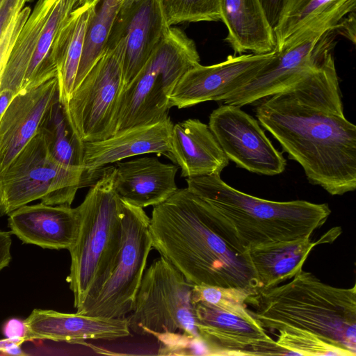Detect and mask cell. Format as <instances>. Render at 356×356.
I'll list each match as a JSON object with an SVG mask.
<instances>
[{"mask_svg":"<svg viewBox=\"0 0 356 356\" xmlns=\"http://www.w3.org/2000/svg\"><path fill=\"white\" fill-rule=\"evenodd\" d=\"M257 102L260 125L311 184L332 195L355 190L356 127L344 115L331 50L316 67Z\"/></svg>","mask_w":356,"mask_h":356,"instance_id":"obj_1","label":"cell"},{"mask_svg":"<svg viewBox=\"0 0 356 356\" xmlns=\"http://www.w3.org/2000/svg\"><path fill=\"white\" fill-rule=\"evenodd\" d=\"M149 218L152 248L191 284L261 289L248 249L226 237L188 188L154 207Z\"/></svg>","mask_w":356,"mask_h":356,"instance_id":"obj_2","label":"cell"},{"mask_svg":"<svg viewBox=\"0 0 356 356\" xmlns=\"http://www.w3.org/2000/svg\"><path fill=\"white\" fill-rule=\"evenodd\" d=\"M187 188L205 201L220 230L235 244L251 247L311 237L327 220L326 203L276 202L241 192L210 175L186 178Z\"/></svg>","mask_w":356,"mask_h":356,"instance_id":"obj_3","label":"cell"},{"mask_svg":"<svg viewBox=\"0 0 356 356\" xmlns=\"http://www.w3.org/2000/svg\"><path fill=\"white\" fill-rule=\"evenodd\" d=\"M248 303L264 328L310 332L356 355L355 284L332 286L302 269L287 284L260 289Z\"/></svg>","mask_w":356,"mask_h":356,"instance_id":"obj_4","label":"cell"},{"mask_svg":"<svg viewBox=\"0 0 356 356\" xmlns=\"http://www.w3.org/2000/svg\"><path fill=\"white\" fill-rule=\"evenodd\" d=\"M115 166L104 168L77 207L79 227L69 250L67 281L76 311L92 299L110 276L122 238V200L113 187Z\"/></svg>","mask_w":356,"mask_h":356,"instance_id":"obj_5","label":"cell"},{"mask_svg":"<svg viewBox=\"0 0 356 356\" xmlns=\"http://www.w3.org/2000/svg\"><path fill=\"white\" fill-rule=\"evenodd\" d=\"M200 61L193 40L182 31L170 27L139 72L125 86L115 133L167 117L173 89L181 76Z\"/></svg>","mask_w":356,"mask_h":356,"instance_id":"obj_6","label":"cell"},{"mask_svg":"<svg viewBox=\"0 0 356 356\" xmlns=\"http://www.w3.org/2000/svg\"><path fill=\"white\" fill-rule=\"evenodd\" d=\"M193 284L161 256L145 270L134 307L127 317L130 331L153 336L161 342L186 336L200 340Z\"/></svg>","mask_w":356,"mask_h":356,"instance_id":"obj_7","label":"cell"},{"mask_svg":"<svg viewBox=\"0 0 356 356\" xmlns=\"http://www.w3.org/2000/svg\"><path fill=\"white\" fill-rule=\"evenodd\" d=\"M84 186L83 168L55 160L38 131L0 172V217L37 200L47 205L71 206Z\"/></svg>","mask_w":356,"mask_h":356,"instance_id":"obj_8","label":"cell"},{"mask_svg":"<svg viewBox=\"0 0 356 356\" xmlns=\"http://www.w3.org/2000/svg\"><path fill=\"white\" fill-rule=\"evenodd\" d=\"M123 55L122 41L106 43L92 68L62 104L71 127L83 142L103 140L115 133L126 86Z\"/></svg>","mask_w":356,"mask_h":356,"instance_id":"obj_9","label":"cell"},{"mask_svg":"<svg viewBox=\"0 0 356 356\" xmlns=\"http://www.w3.org/2000/svg\"><path fill=\"white\" fill-rule=\"evenodd\" d=\"M122 245L112 272L100 291L78 313L120 318L134 309L152 248L150 218L143 208L122 200Z\"/></svg>","mask_w":356,"mask_h":356,"instance_id":"obj_10","label":"cell"},{"mask_svg":"<svg viewBox=\"0 0 356 356\" xmlns=\"http://www.w3.org/2000/svg\"><path fill=\"white\" fill-rule=\"evenodd\" d=\"M209 127L229 161L259 175L282 173L286 161L257 120L240 106L224 104L209 115Z\"/></svg>","mask_w":356,"mask_h":356,"instance_id":"obj_11","label":"cell"},{"mask_svg":"<svg viewBox=\"0 0 356 356\" xmlns=\"http://www.w3.org/2000/svg\"><path fill=\"white\" fill-rule=\"evenodd\" d=\"M332 31L307 29L277 51L273 60L250 82L222 101L241 107L277 93L321 63L333 47L329 35Z\"/></svg>","mask_w":356,"mask_h":356,"instance_id":"obj_12","label":"cell"},{"mask_svg":"<svg viewBox=\"0 0 356 356\" xmlns=\"http://www.w3.org/2000/svg\"><path fill=\"white\" fill-rule=\"evenodd\" d=\"M197 327L208 355H296L280 347L252 312H229L209 304L195 303Z\"/></svg>","mask_w":356,"mask_h":356,"instance_id":"obj_13","label":"cell"},{"mask_svg":"<svg viewBox=\"0 0 356 356\" xmlns=\"http://www.w3.org/2000/svg\"><path fill=\"white\" fill-rule=\"evenodd\" d=\"M277 51L263 54L229 55L219 63L188 70L169 99L170 108H184L222 99L250 82L275 57Z\"/></svg>","mask_w":356,"mask_h":356,"instance_id":"obj_14","label":"cell"},{"mask_svg":"<svg viewBox=\"0 0 356 356\" xmlns=\"http://www.w3.org/2000/svg\"><path fill=\"white\" fill-rule=\"evenodd\" d=\"M170 28L160 0L121 1L105 44L123 42L126 86L139 72Z\"/></svg>","mask_w":356,"mask_h":356,"instance_id":"obj_15","label":"cell"},{"mask_svg":"<svg viewBox=\"0 0 356 356\" xmlns=\"http://www.w3.org/2000/svg\"><path fill=\"white\" fill-rule=\"evenodd\" d=\"M173 127L169 115L147 124L130 127L100 140L84 142L83 168L86 184L97 179L108 164L138 155L154 153L173 161L170 145Z\"/></svg>","mask_w":356,"mask_h":356,"instance_id":"obj_16","label":"cell"},{"mask_svg":"<svg viewBox=\"0 0 356 356\" xmlns=\"http://www.w3.org/2000/svg\"><path fill=\"white\" fill-rule=\"evenodd\" d=\"M58 101V76L15 95L0 120V172L38 133L44 114Z\"/></svg>","mask_w":356,"mask_h":356,"instance_id":"obj_17","label":"cell"},{"mask_svg":"<svg viewBox=\"0 0 356 356\" xmlns=\"http://www.w3.org/2000/svg\"><path fill=\"white\" fill-rule=\"evenodd\" d=\"M24 321L26 341L45 339L81 343L89 339L115 340L131 335L127 317L110 318L35 309Z\"/></svg>","mask_w":356,"mask_h":356,"instance_id":"obj_18","label":"cell"},{"mask_svg":"<svg viewBox=\"0 0 356 356\" xmlns=\"http://www.w3.org/2000/svg\"><path fill=\"white\" fill-rule=\"evenodd\" d=\"M8 216L10 232L24 243L69 250L77 237L80 220L77 207L40 202L24 205Z\"/></svg>","mask_w":356,"mask_h":356,"instance_id":"obj_19","label":"cell"},{"mask_svg":"<svg viewBox=\"0 0 356 356\" xmlns=\"http://www.w3.org/2000/svg\"><path fill=\"white\" fill-rule=\"evenodd\" d=\"M114 166V189L121 200L134 206L155 207L178 189L175 181L178 167L155 157L118 161Z\"/></svg>","mask_w":356,"mask_h":356,"instance_id":"obj_20","label":"cell"},{"mask_svg":"<svg viewBox=\"0 0 356 356\" xmlns=\"http://www.w3.org/2000/svg\"><path fill=\"white\" fill-rule=\"evenodd\" d=\"M170 145L173 162L182 177L220 175L229 160L209 125L197 119L173 124Z\"/></svg>","mask_w":356,"mask_h":356,"instance_id":"obj_21","label":"cell"},{"mask_svg":"<svg viewBox=\"0 0 356 356\" xmlns=\"http://www.w3.org/2000/svg\"><path fill=\"white\" fill-rule=\"evenodd\" d=\"M225 41L235 54H263L276 49L274 29L261 0H218Z\"/></svg>","mask_w":356,"mask_h":356,"instance_id":"obj_22","label":"cell"},{"mask_svg":"<svg viewBox=\"0 0 356 356\" xmlns=\"http://www.w3.org/2000/svg\"><path fill=\"white\" fill-rule=\"evenodd\" d=\"M322 238L311 237L269 243L248 249L261 289H268L293 278L302 269L308 255Z\"/></svg>","mask_w":356,"mask_h":356,"instance_id":"obj_23","label":"cell"},{"mask_svg":"<svg viewBox=\"0 0 356 356\" xmlns=\"http://www.w3.org/2000/svg\"><path fill=\"white\" fill-rule=\"evenodd\" d=\"M356 0H283L274 27L276 51L309 28L330 22L338 24L348 13L355 11Z\"/></svg>","mask_w":356,"mask_h":356,"instance_id":"obj_24","label":"cell"},{"mask_svg":"<svg viewBox=\"0 0 356 356\" xmlns=\"http://www.w3.org/2000/svg\"><path fill=\"white\" fill-rule=\"evenodd\" d=\"M92 6H76L63 24L58 37L59 101L69 99L74 86Z\"/></svg>","mask_w":356,"mask_h":356,"instance_id":"obj_25","label":"cell"},{"mask_svg":"<svg viewBox=\"0 0 356 356\" xmlns=\"http://www.w3.org/2000/svg\"><path fill=\"white\" fill-rule=\"evenodd\" d=\"M56 1L38 0L35 4L13 46L3 74L0 91L10 89L15 94L20 92L40 34Z\"/></svg>","mask_w":356,"mask_h":356,"instance_id":"obj_26","label":"cell"},{"mask_svg":"<svg viewBox=\"0 0 356 356\" xmlns=\"http://www.w3.org/2000/svg\"><path fill=\"white\" fill-rule=\"evenodd\" d=\"M79 0H57L40 34L32 59L24 79V92L58 76L51 54L58 34Z\"/></svg>","mask_w":356,"mask_h":356,"instance_id":"obj_27","label":"cell"},{"mask_svg":"<svg viewBox=\"0 0 356 356\" xmlns=\"http://www.w3.org/2000/svg\"><path fill=\"white\" fill-rule=\"evenodd\" d=\"M38 131L55 160L68 167L83 168L84 142L71 127L60 101L46 112Z\"/></svg>","mask_w":356,"mask_h":356,"instance_id":"obj_28","label":"cell"},{"mask_svg":"<svg viewBox=\"0 0 356 356\" xmlns=\"http://www.w3.org/2000/svg\"><path fill=\"white\" fill-rule=\"evenodd\" d=\"M120 3L121 0H97L92 6L74 89L80 84L100 56Z\"/></svg>","mask_w":356,"mask_h":356,"instance_id":"obj_29","label":"cell"},{"mask_svg":"<svg viewBox=\"0 0 356 356\" xmlns=\"http://www.w3.org/2000/svg\"><path fill=\"white\" fill-rule=\"evenodd\" d=\"M277 344L296 355L355 356L350 351L337 346L325 338L300 330L279 331Z\"/></svg>","mask_w":356,"mask_h":356,"instance_id":"obj_30","label":"cell"},{"mask_svg":"<svg viewBox=\"0 0 356 356\" xmlns=\"http://www.w3.org/2000/svg\"><path fill=\"white\" fill-rule=\"evenodd\" d=\"M168 24L220 21L218 0H160Z\"/></svg>","mask_w":356,"mask_h":356,"instance_id":"obj_31","label":"cell"},{"mask_svg":"<svg viewBox=\"0 0 356 356\" xmlns=\"http://www.w3.org/2000/svg\"><path fill=\"white\" fill-rule=\"evenodd\" d=\"M253 292L239 287H225L207 284L193 285L192 298L194 303L202 302L218 309L241 312Z\"/></svg>","mask_w":356,"mask_h":356,"instance_id":"obj_32","label":"cell"},{"mask_svg":"<svg viewBox=\"0 0 356 356\" xmlns=\"http://www.w3.org/2000/svg\"><path fill=\"white\" fill-rule=\"evenodd\" d=\"M31 9L24 6L12 19L0 39V87L3 74L15 40L29 17Z\"/></svg>","mask_w":356,"mask_h":356,"instance_id":"obj_33","label":"cell"},{"mask_svg":"<svg viewBox=\"0 0 356 356\" xmlns=\"http://www.w3.org/2000/svg\"><path fill=\"white\" fill-rule=\"evenodd\" d=\"M2 332L5 337L19 338L26 341V327L24 321L19 318H10L3 324Z\"/></svg>","mask_w":356,"mask_h":356,"instance_id":"obj_34","label":"cell"},{"mask_svg":"<svg viewBox=\"0 0 356 356\" xmlns=\"http://www.w3.org/2000/svg\"><path fill=\"white\" fill-rule=\"evenodd\" d=\"M334 30L355 44L356 18L355 11H353L342 18L337 24Z\"/></svg>","mask_w":356,"mask_h":356,"instance_id":"obj_35","label":"cell"},{"mask_svg":"<svg viewBox=\"0 0 356 356\" xmlns=\"http://www.w3.org/2000/svg\"><path fill=\"white\" fill-rule=\"evenodd\" d=\"M11 232L0 230V272L11 261Z\"/></svg>","mask_w":356,"mask_h":356,"instance_id":"obj_36","label":"cell"},{"mask_svg":"<svg viewBox=\"0 0 356 356\" xmlns=\"http://www.w3.org/2000/svg\"><path fill=\"white\" fill-rule=\"evenodd\" d=\"M24 342L23 339L19 338L5 337L0 339L1 355H27L28 354L24 353L20 347Z\"/></svg>","mask_w":356,"mask_h":356,"instance_id":"obj_37","label":"cell"},{"mask_svg":"<svg viewBox=\"0 0 356 356\" xmlns=\"http://www.w3.org/2000/svg\"><path fill=\"white\" fill-rule=\"evenodd\" d=\"M283 0H261L268 21L273 29L277 22Z\"/></svg>","mask_w":356,"mask_h":356,"instance_id":"obj_38","label":"cell"},{"mask_svg":"<svg viewBox=\"0 0 356 356\" xmlns=\"http://www.w3.org/2000/svg\"><path fill=\"white\" fill-rule=\"evenodd\" d=\"M15 95L10 89L0 91V120Z\"/></svg>","mask_w":356,"mask_h":356,"instance_id":"obj_39","label":"cell"},{"mask_svg":"<svg viewBox=\"0 0 356 356\" xmlns=\"http://www.w3.org/2000/svg\"><path fill=\"white\" fill-rule=\"evenodd\" d=\"M96 1L97 0H79L76 6H92Z\"/></svg>","mask_w":356,"mask_h":356,"instance_id":"obj_40","label":"cell"},{"mask_svg":"<svg viewBox=\"0 0 356 356\" xmlns=\"http://www.w3.org/2000/svg\"><path fill=\"white\" fill-rule=\"evenodd\" d=\"M2 1H3V0H0V4H1V3L2 2Z\"/></svg>","mask_w":356,"mask_h":356,"instance_id":"obj_41","label":"cell"},{"mask_svg":"<svg viewBox=\"0 0 356 356\" xmlns=\"http://www.w3.org/2000/svg\"><path fill=\"white\" fill-rule=\"evenodd\" d=\"M122 1V0H121Z\"/></svg>","mask_w":356,"mask_h":356,"instance_id":"obj_42","label":"cell"}]
</instances>
